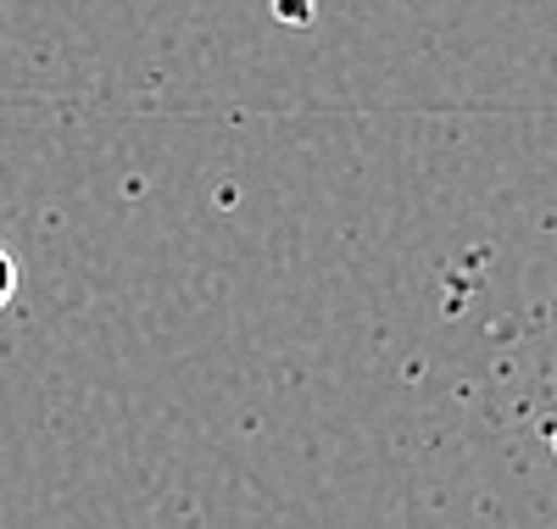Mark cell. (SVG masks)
<instances>
[{
	"label": "cell",
	"mask_w": 557,
	"mask_h": 529,
	"mask_svg": "<svg viewBox=\"0 0 557 529\" xmlns=\"http://www.w3.org/2000/svg\"><path fill=\"white\" fill-rule=\"evenodd\" d=\"M12 296H17V262H12L7 246H0V312L12 307Z\"/></svg>",
	"instance_id": "1"
},
{
	"label": "cell",
	"mask_w": 557,
	"mask_h": 529,
	"mask_svg": "<svg viewBox=\"0 0 557 529\" xmlns=\"http://www.w3.org/2000/svg\"><path fill=\"white\" fill-rule=\"evenodd\" d=\"M552 452H557V413H552Z\"/></svg>",
	"instance_id": "2"
}]
</instances>
